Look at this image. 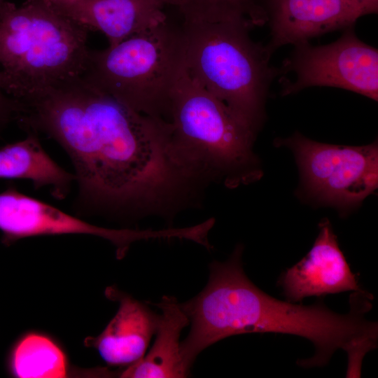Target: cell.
<instances>
[{
	"label": "cell",
	"instance_id": "obj_13",
	"mask_svg": "<svg viewBox=\"0 0 378 378\" xmlns=\"http://www.w3.org/2000/svg\"><path fill=\"white\" fill-rule=\"evenodd\" d=\"M167 5L164 0H78L61 14L101 31L112 46L164 22Z\"/></svg>",
	"mask_w": 378,
	"mask_h": 378
},
{
	"label": "cell",
	"instance_id": "obj_17",
	"mask_svg": "<svg viewBox=\"0 0 378 378\" xmlns=\"http://www.w3.org/2000/svg\"><path fill=\"white\" fill-rule=\"evenodd\" d=\"M184 21L244 22L251 28L262 26L267 16L256 0H181L177 7Z\"/></svg>",
	"mask_w": 378,
	"mask_h": 378
},
{
	"label": "cell",
	"instance_id": "obj_9",
	"mask_svg": "<svg viewBox=\"0 0 378 378\" xmlns=\"http://www.w3.org/2000/svg\"><path fill=\"white\" fill-rule=\"evenodd\" d=\"M2 241L10 245L22 238L59 234H90L110 241L122 258L131 245L141 240L164 239V230L111 229L97 226L8 187L0 193Z\"/></svg>",
	"mask_w": 378,
	"mask_h": 378
},
{
	"label": "cell",
	"instance_id": "obj_6",
	"mask_svg": "<svg viewBox=\"0 0 378 378\" xmlns=\"http://www.w3.org/2000/svg\"><path fill=\"white\" fill-rule=\"evenodd\" d=\"M169 121L181 146L212 182L228 188L259 175L255 131L193 79L185 66L170 97Z\"/></svg>",
	"mask_w": 378,
	"mask_h": 378
},
{
	"label": "cell",
	"instance_id": "obj_22",
	"mask_svg": "<svg viewBox=\"0 0 378 378\" xmlns=\"http://www.w3.org/2000/svg\"><path fill=\"white\" fill-rule=\"evenodd\" d=\"M4 1H5V0H0V8H1V7L3 5Z\"/></svg>",
	"mask_w": 378,
	"mask_h": 378
},
{
	"label": "cell",
	"instance_id": "obj_19",
	"mask_svg": "<svg viewBox=\"0 0 378 378\" xmlns=\"http://www.w3.org/2000/svg\"><path fill=\"white\" fill-rule=\"evenodd\" d=\"M356 4L365 15L374 14L378 10V0H351Z\"/></svg>",
	"mask_w": 378,
	"mask_h": 378
},
{
	"label": "cell",
	"instance_id": "obj_18",
	"mask_svg": "<svg viewBox=\"0 0 378 378\" xmlns=\"http://www.w3.org/2000/svg\"><path fill=\"white\" fill-rule=\"evenodd\" d=\"M22 109V103L7 94L6 79L0 70V134L10 123L16 122Z\"/></svg>",
	"mask_w": 378,
	"mask_h": 378
},
{
	"label": "cell",
	"instance_id": "obj_12",
	"mask_svg": "<svg viewBox=\"0 0 378 378\" xmlns=\"http://www.w3.org/2000/svg\"><path fill=\"white\" fill-rule=\"evenodd\" d=\"M105 294L118 302V310L101 334L87 337L84 343L97 349L107 364L127 367L146 354L156 332L160 315L115 288L108 287Z\"/></svg>",
	"mask_w": 378,
	"mask_h": 378
},
{
	"label": "cell",
	"instance_id": "obj_10",
	"mask_svg": "<svg viewBox=\"0 0 378 378\" xmlns=\"http://www.w3.org/2000/svg\"><path fill=\"white\" fill-rule=\"evenodd\" d=\"M318 234L308 253L280 275L277 286L287 301L363 290L339 247L328 219L318 225Z\"/></svg>",
	"mask_w": 378,
	"mask_h": 378
},
{
	"label": "cell",
	"instance_id": "obj_5",
	"mask_svg": "<svg viewBox=\"0 0 378 378\" xmlns=\"http://www.w3.org/2000/svg\"><path fill=\"white\" fill-rule=\"evenodd\" d=\"M184 66L182 27L167 18L103 50H90L81 76L130 108L169 121L170 97Z\"/></svg>",
	"mask_w": 378,
	"mask_h": 378
},
{
	"label": "cell",
	"instance_id": "obj_4",
	"mask_svg": "<svg viewBox=\"0 0 378 378\" xmlns=\"http://www.w3.org/2000/svg\"><path fill=\"white\" fill-rule=\"evenodd\" d=\"M184 66L189 75L256 132L270 85L280 74L273 53L253 41L244 22L184 21Z\"/></svg>",
	"mask_w": 378,
	"mask_h": 378
},
{
	"label": "cell",
	"instance_id": "obj_7",
	"mask_svg": "<svg viewBox=\"0 0 378 378\" xmlns=\"http://www.w3.org/2000/svg\"><path fill=\"white\" fill-rule=\"evenodd\" d=\"M297 158L307 190L342 212L359 205L378 186L377 142L362 146L310 140L299 133L281 141Z\"/></svg>",
	"mask_w": 378,
	"mask_h": 378
},
{
	"label": "cell",
	"instance_id": "obj_14",
	"mask_svg": "<svg viewBox=\"0 0 378 378\" xmlns=\"http://www.w3.org/2000/svg\"><path fill=\"white\" fill-rule=\"evenodd\" d=\"M161 311L155 340L148 353L119 374L120 377L180 378L189 374L181 353L180 337L190 321L181 303L172 296H163L153 304Z\"/></svg>",
	"mask_w": 378,
	"mask_h": 378
},
{
	"label": "cell",
	"instance_id": "obj_16",
	"mask_svg": "<svg viewBox=\"0 0 378 378\" xmlns=\"http://www.w3.org/2000/svg\"><path fill=\"white\" fill-rule=\"evenodd\" d=\"M12 369L20 378H61L66 374V361L62 350L46 337L31 334L16 346Z\"/></svg>",
	"mask_w": 378,
	"mask_h": 378
},
{
	"label": "cell",
	"instance_id": "obj_21",
	"mask_svg": "<svg viewBox=\"0 0 378 378\" xmlns=\"http://www.w3.org/2000/svg\"><path fill=\"white\" fill-rule=\"evenodd\" d=\"M164 1L168 5L174 6L176 7H178L180 5L181 1V0H164Z\"/></svg>",
	"mask_w": 378,
	"mask_h": 378
},
{
	"label": "cell",
	"instance_id": "obj_1",
	"mask_svg": "<svg viewBox=\"0 0 378 378\" xmlns=\"http://www.w3.org/2000/svg\"><path fill=\"white\" fill-rule=\"evenodd\" d=\"M17 123L56 141L70 158L82 207L172 218L199 204L211 183L169 121L137 112L81 76L23 102Z\"/></svg>",
	"mask_w": 378,
	"mask_h": 378
},
{
	"label": "cell",
	"instance_id": "obj_2",
	"mask_svg": "<svg viewBox=\"0 0 378 378\" xmlns=\"http://www.w3.org/2000/svg\"><path fill=\"white\" fill-rule=\"evenodd\" d=\"M242 252L243 246L237 245L226 261L212 262L204 288L181 303L191 325L181 342L182 358L188 366L209 346L245 333H281L309 340L314 346V356L297 361L305 368L327 365L339 349L346 352L348 360H353L377 347L378 324L366 318L372 308V294L354 291L346 314L332 311L323 299L310 305L278 300L248 278Z\"/></svg>",
	"mask_w": 378,
	"mask_h": 378
},
{
	"label": "cell",
	"instance_id": "obj_20",
	"mask_svg": "<svg viewBox=\"0 0 378 378\" xmlns=\"http://www.w3.org/2000/svg\"><path fill=\"white\" fill-rule=\"evenodd\" d=\"M53 9L62 13L65 9L78 0H43Z\"/></svg>",
	"mask_w": 378,
	"mask_h": 378
},
{
	"label": "cell",
	"instance_id": "obj_8",
	"mask_svg": "<svg viewBox=\"0 0 378 378\" xmlns=\"http://www.w3.org/2000/svg\"><path fill=\"white\" fill-rule=\"evenodd\" d=\"M287 74L293 79L284 82L283 95L310 87H332L378 99V50L360 40L353 27L327 45H295L280 69V74Z\"/></svg>",
	"mask_w": 378,
	"mask_h": 378
},
{
	"label": "cell",
	"instance_id": "obj_15",
	"mask_svg": "<svg viewBox=\"0 0 378 378\" xmlns=\"http://www.w3.org/2000/svg\"><path fill=\"white\" fill-rule=\"evenodd\" d=\"M0 146V178L31 181L36 189L48 188L58 200L68 195L75 175L58 165L46 152L35 132Z\"/></svg>",
	"mask_w": 378,
	"mask_h": 378
},
{
	"label": "cell",
	"instance_id": "obj_11",
	"mask_svg": "<svg viewBox=\"0 0 378 378\" xmlns=\"http://www.w3.org/2000/svg\"><path fill=\"white\" fill-rule=\"evenodd\" d=\"M267 16L273 53L288 44L308 42L314 37L353 27L365 15L351 0H256Z\"/></svg>",
	"mask_w": 378,
	"mask_h": 378
},
{
	"label": "cell",
	"instance_id": "obj_3",
	"mask_svg": "<svg viewBox=\"0 0 378 378\" xmlns=\"http://www.w3.org/2000/svg\"><path fill=\"white\" fill-rule=\"evenodd\" d=\"M88 29L43 0L0 8V65L6 92L24 102L83 75Z\"/></svg>",
	"mask_w": 378,
	"mask_h": 378
}]
</instances>
